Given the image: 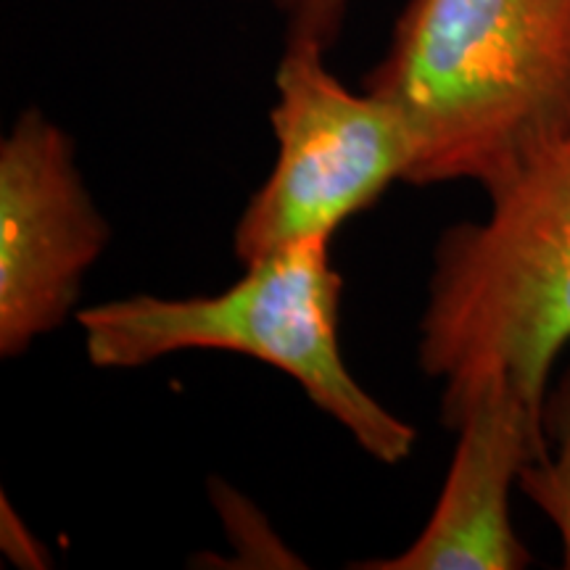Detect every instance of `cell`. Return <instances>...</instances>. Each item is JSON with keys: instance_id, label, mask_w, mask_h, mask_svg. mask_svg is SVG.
Listing matches in <instances>:
<instances>
[{"instance_id": "8992f818", "label": "cell", "mask_w": 570, "mask_h": 570, "mask_svg": "<svg viewBox=\"0 0 570 570\" xmlns=\"http://www.w3.org/2000/svg\"><path fill=\"white\" fill-rule=\"evenodd\" d=\"M458 433L436 508L407 550L365 570H523L531 550L510 499L525 465L547 452L544 415L510 386L489 381L446 420Z\"/></svg>"}, {"instance_id": "277c9868", "label": "cell", "mask_w": 570, "mask_h": 570, "mask_svg": "<svg viewBox=\"0 0 570 570\" xmlns=\"http://www.w3.org/2000/svg\"><path fill=\"white\" fill-rule=\"evenodd\" d=\"M327 48L285 40L269 125L273 173L248 198L233 233L244 265L304 240L333 238L396 180H407L412 135L381 96L348 90L325 63Z\"/></svg>"}, {"instance_id": "9c48e42d", "label": "cell", "mask_w": 570, "mask_h": 570, "mask_svg": "<svg viewBox=\"0 0 570 570\" xmlns=\"http://www.w3.org/2000/svg\"><path fill=\"white\" fill-rule=\"evenodd\" d=\"M267 3H273L277 11L288 13V11H291V6H294V0H267Z\"/></svg>"}, {"instance_id": "6da1fadb", "label": "cell", "mask_w": 570, "mask_h": 570, "mask_svg": "<svg viewBox=\"0 0 570 570\" xmlns=\"http://www.w3.org/2000/svg\"><path fill=\"white\" fill-rule=\"evenodd\" d=\"M362 88L407 125L404 183L487 194L570 125V0H407Z\"/></svg>"}, {"instance_id": "5b68a950", "label": "cell", "mask_w": 570, "mask_h": 570, "mask_svg": "<svg viewBox=\"0 0 570 570\" xmlns=\"http://www.w3.org/2000/svg\"><path fill=\"white\" fill-rule=\"evenodd\" d=\"M111 227L92 202L75 138L30 106L0 140V356L77 317L85 275Z\"/></svg>"}, {"instance_id": "52a82bcc", "label": "cell", "mask_w": 570, "mask_h": 570, "mask_svg": "<svg viewBox=\"0 0 570 570\" xmlns=\"http://www.w3.org/2000/svg\"><path fill=\"white\" fill-rule=\"evenodd\" d=\"M544 433L547 452L525 465L518 489L554 525L562 568L570 570V365L547 394Z\"/></svg>"}, {"instance_id": "7a4b0ae2", "label": "cell", "mask_w": 570, "mask_h": 570, "mask_svg": "<svg viewBox=\"0 0 570 570\" xmlns=\"http://www.w3.org/2000/svg\"><path fill=\"white\" fill-rule=\"evenodd\" d=\"M481 219L433 248L417 365L441 383L444 423L489 381L544 415L570 346V125L487 190Z\"/></svg>"}, {"instance_id": "3957f363", "label": "cell", "mask_w": 570, "mask_h": 570, "mask_svg": "<svg viewBox=\"0 0 570 570\" xmlns=\"http://www.w3.org/2000/svg\"><path fill=\"white\" fill-rule=\"evenodd\" d=\"M344 281L331 238L304 240L246 265L209 296L140 294L77 312L92 367L132 370L180 352H230L281 370L383 465L415 452L417 431L348 370L338 341Z\"/></svg>"}, {"instance_id": "ba28073f", "label": "cell", "mask_w": 570, "mask_h": 570, "mask_svg": "<svg viewBox=\"0 0 570 570\" xmlns=\"http://www.w3.org/2000/svg\"><path fill=\"white\" fill-rule=\"evenodd\" d=\"M352 0H294L285 13V40L317 42L331 51L344 30Z\"/></svg>"}]
</instances>
